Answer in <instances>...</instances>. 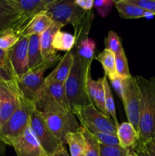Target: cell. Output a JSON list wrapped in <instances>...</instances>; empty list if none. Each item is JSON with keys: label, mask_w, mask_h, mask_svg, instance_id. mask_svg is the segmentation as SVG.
<instances>
[{"label": "cell", "mask_w": 155, "mask_h": 156, "mask_svg": "<svg viewBox=\"0 0 155 156\" xmlns=\"http://www.w3.org/2000/svg\"><path fill=\"white\" fill-rule=\"evenodd\" d=\"M141 91V108L137 146H142L155 136V77H135Z\"/></svg>", "instance_id": "6da1fadb"}, {"label": "cell", "mask_w": 155, "mask_h": 156, "mask_svg": "<svg viewBox=\"0 0 155 156\" xmlns=\"http://www.w3.org/2000/svg\"><path fill=\"white\" fill-rule=\"evenodd\" d=\"M74 62L71 72L64 84L65 93L71 110L81 108L91 104L87 91V79L91 73L92 60H88L79 56L74 49Z\"/></svg>", "instance_id": "7a4b0ae2"}, {"label": "cell", "mask_w": 155, "mask_h": 156, "mask_svg": "<svg viewBox=\"0 0 155 156\" xmlns=\"http://www.w3.org/2000/svg\"><path fill=\"white\" fill-rule=\"evenodd\" d=\"M62 56L57 55L44 60L39 66L28 70L20 79H15L17 85L24 98L34 104L40 91L45 85L44 73L48 69L51 68L60 61Z\"/></svg>", "instance_id": "3957f363"}, {"label": "cell", "mask_w": 155, "mask_h": 156, "mask_svg": "<svg viewBox=\"0 0 155 156\" xmlns=\"http://www.w3.org/2000/svg\"><path fill=\"white\" fill-rule=\"evenodd\" d=\"M34 104L24 98L21 94L19 105L10 118L0 128V141L12 146L15 140L29 126V120Z\"/></svg>", "instance_id": "277c9868"}, {"label": "cell", "mask_w": 155, "mask_h": 156, "mask_svg": "<svg viewBox=\"0 0 155 156\" xmlns=\"http://www.w3.org/2000/svg\"><path fill=\"white\" fill-rule=\"evenodd\" d=\"M34 105L41 112L72 113L64 84L62 83L52 82L44 85L35 101Z\"/></svg>", "instance_id": "5b68a950"}, {"label": "cell", "mask_w": 155, "mask_h": 156, "mask_svg": "<svg viewBox=\"0 0 155 156\" xmlns=\"http://www.w3.org/2000/svg\"><path fill=\"white\" fill-rule=\"evenodd\" d=\"M88 12L81 9L74 0H56L46 13L53 22L63 26L71 24L76 28L83 21Z\"/></svg>", "instance_id": "8992f818"}, {"label": "cell", "mask_w": 155, "mask_h": 156, "mask_svg": "<svg viewBox=\"0 0 155 156\" xmlns=\"http://www.w3.org/2000/svg\"><path fill=\"white\" fill-rule=\"evenodd\" d=\"M40 114L49 129L63 145L65 144V138L68 133L80 130L81 124L73 113L40 111Z\"/></svg>", "instance_id": "52a82bcc"}, {"label": "cell", "mask_w": 155, "mask_h": 156, "mask_svg": "<svg viewBox=\"0 0 155 156\" xmlns=\"http://www.w3.org/2000/svg\"><path fill=\"white\" fill-rule=\"evenodd\" d=\"M125 112L130 123L138 132L141 108V91L135 77L131 76L123 80V92L122 97Z\"/></svg>", "instance_id": "ba28073f"}, {"label": "cell", "mask_w": 155, "mask_h": 156, "mask_svg": "<svg viewBox=\"0 0 155 156\" xmlns=\"http://www.w3.org/2000/svg\"><path fill=\"white\" fill-rule=\"evenodd\" d=\"M72 113L78 117L80 124L88 125L103 132L116 134L117 128L112 118L100 112L91 103L81 108H74Z\"/></svg>", "instance_id": "9c48e42d"}, {"label": "cell", "mask_w": 155, "mask_h": 156, "mask_svg": "<svg viewBox=\"0 0 155 156\" xmlns=\"http://www.w3.org/2000/svg\"><path fill=\"white\" fill-rule=\"evenodd\" d=\"M29 126L36 138L40 143L43 149L50 156L56 149L62 144L49 129L48 126L42 117L40 111L33 107L30 115Z\"/></svg>", "instance_id": "30bf717a"}, {"label": "cell", "mask_w": 155, "mask_h": 156, "mask_svg": "<svg viewBox=\"0 0 155 156\" xmlns=\"http://www.w3.org/2000/svg\"><path fill=\"white\" fill-rule=\"evenodd\" d=\"M21 94L15 79L0 80V128L17 109Z\"/></svg>", "instance_id": "8fae6325"}, {"label": "cell", "mask_w": 155, "mask_h": 156, "mask_svg": "<svg viewBox=\"0 0 155 156\" xmlns=\"http://www.w3.org/2000/svg\"><path fill=\"white\" fill-rule=\"evenodd\" d=\"M17 156H49L32 132L30 126L12 143Z\"/></svg>", "instance_id": "7c38bea8"}, {"label": "cell", "mask_w": 155, "mask_h": 156, "mask_svg": "<svg viewBox=\"0 0 155 156\" xmlns=\"http://www.w3.org/2000/svg\"><path fill=\"white\" fill-rule=\"evenodd\" d=\"M29 37H21L9 50V59L15 79H20L28 72L27 47Z\"/></svg>", "instance_id": "4fadbf2b"}, {"label": "cell", "mask_w": 155, "mask_h": 156, "mask_svg": "<svg viewBox=\"0 0 155 156\" xmlns=\"http://www.w3.org/2000/svg\"><path fill=\"white\" fill-rule=\"evenodd\" d=\"M56 0H7L15 12L19 13L27 21L37 14L46 12Z\"/></svg>", "instance_id": "5bb4252c"}, {"label": "cell", "mask_w": 155, "mask_h": 156, "mask_svg": "<svg viewBox=\"0 0 155 156\" xmlns=\"http://www.w3.org/2000/svg\"><path fill=\"white\" fill-rule=\"evenodd\" d=\"M73 62L74 55L73 50H71L66 52L65 55L62 56V59L58 62L56 68L47 76V77L45 78V85L52 82L65 84L70 74Z\"/></svg>", "instance_id": "9a60e30c"}, {"label": "cell", "mask_w": 155, "mask_h": 156, "mask_svg": "<svg viewBox=\"0 0 155 156\" xmlns=\"http://www.w3.org/2000/svg\"><path fill=\"white\" fill-rule=\"evenodd\" d=\"M53 21L46 12H41L32 17L21 28V37L40 35L52 25Z\"/></svg>", "instance_id": "2e32d148"}, {"label": "cell", "mask_w": 155, "mask_h": 156, "mask_svg": "<svg viewBox=\"0 0 155 156\" xmlns=\"http://www.w3.org/2000/svg\"><path fill=\"white\" fill-rule=\"evenodd\" d=\"M63 27L62 24L53 22L52 25L46 31L40 35L41 53L43 60H46L56 55V51L53 47V38L56 32L62 30Z\"/></svg>", "instance_id": "e0dca14e"}, {"label": "cell", "mask_w": 155, "mask_h": 156, "mask_svg": "<svg viewBox=\"0 0 155 156\" xmlns=\"http://www.w3.org/2000/svg\"><path fill=\"white\" fill-rule=\"evenodd\" d=\"M114 5L119 12L120 17L125 19H138L153 16L139 6L133 4L129 0L114 1Z\"/></svg>", "instance_id": "ac0fdd59"}, {"label": "cell", "mask_w": 155, "mask_h": 156, "mask_svg": "<svg viewBox=\"0 0 155 156\" xmlns=\"http://www.w3.org/2000/svg\"><path fill=\"white\" fill-rule=\"evenodd\" d=\"M116 135L120 146L125 149H133L139 140L138 132L129 122H124L119 125L116 129Z\"/></svg>", "instance_id": "d6986e66"}, {"label": "cell", "mask_w": 155, "mask_h": 156, "mask_svg": "<svg viewBox=\"0 0 155 156\" xmlns=\"http://www.w3.org/2000/svg\"><path fill=\"white\" fill-rule=\"evenodd\" d=\"M27 58H28V69H32L43 62L41 53L40 35L29 37L27 47Z\"/></svg>", "instance_id": "ffe728a7"}, {"label": "cell", "mask_w": 155, "mask_h": 156, "mask_svg": "<svg viewBox=\"0 0 155 156\" xmlns=\"http://www.w3.org/2000/svg\"><path fill=\"white\" fill-rule=\"evenodd\" d=\"M27 21L18 12L0 14V34L12 28L18 27L21 31Z\"/></svg>", "instance_id": "44dd1931"}, {"label": "cell", "mask_w": 155, "mask_h": 156, "mask_svg": "<svg viewBox=\"0 0 155 156\" xmlns=\"http://www.w3.org/2000/svg\"><path fill=\"white\" fill-rule=\"evenodd\" d=\"M76 38L74 34L62 31V30H59L54 35L53 47L56 52H68L74 48Z\"/></svg>", "instance_id": "7402d4cb"}, {"label": "cell", "mask_w": 155, "mask_h": 156, "mask_svg": "<svg viewBox=\"0 0 155 156\" xmlns=\"http://www.w3.org/2000/svg\"><path fill=\"white\" fill-rule=\"evenodd\" d=\"M65 144L68 145L71 156H85V142L81 130L68 133Z\"/></svg>", "instance_id": "603a6c76"}, {"label": "cell", "mask_w": 155, "mask_h": 156, "mask_svg": "<svg viewBox=\"0 0 155 156\" xmlns=\"http://www.w3.org/2000/svg\"><path fill=\"white\" fill-rule=\"evenodd\" d=\"M84 128L88 131L90 134L97 140L99 144H103L105 146H120L119 142L118 136L116 134L109 133L103 132L98 129H96L91 126L88 125H81Z\"/></svg>", "instance_id": "cb8c5ba5"}, {"label": "cell", "mask_w": 155, "mask_h": 156, "mask_svg": "<svg viewBox=\"0 0 155 156\" xmlns=\"http://www.w3.org/2000/svg\"><path fill=\"white\" fill-rule=\"evenodd\" d=\"M94 58L102 65L104 70V76H106V77H109L116 73L115 54L112 51L107 49H104Z\"/></svg>", "instance_id": "d4e9b609"}, {"label": "cell", "mask_w": 155, "mask_h": 156, "mask_svg": "<svg viewBox=\"0 0 155 156\" xmlns=\"http://www.w3.org/2000/svg\"><path fill=\"white\" fill-rule=\"evenodd\" d=\"M103 82L105 92V108H106V113H107L108 115L112 117V120H113L114 123L117 128L119 123H118V119H117L115 101H114L110 85L108 83V79L106 76L103 77Z\"/></svg>", "instance_id": "484cf974"}, {"label": "cell", "mask_w": 155, "mask_h": 156, "mask_svg": "<svg viewBox=\"0 0 155 156\" xmlns=\"http://www.w3.org/2000/svg\"><path fill=\"white\" fill-rule=\"evenodd\" d=\"M74 51L80 56L88 59L93 60L94 58V52L96 49V42L93 39L89 37L84 38L75 43Z\"/></svg>", "instance_id": "4316f807"}, {"label": "cell", "mask_w": 155, "mask_h": 156, "mask_svg": "<svg viewBox=\"0 0 155 156\" xmlns=\"http://www.w3.org/2000/svg\"><path fill=\"white\" fill-rule=\"evenodd\" d=\"M20 30L18 27L9 29L0 34V48L10 50L21 38Z\"/></svg>", "instance_id": "83f0119b"}, {"label": "cell", "mask_w": 155, "mask_h": 156, "mask_svg": "<svg viewBox=\"0 0 155 156\" xmlns=\"http://www.w3.org/2000/svg\"><path fill=\"white\" fill-rule=\"evenodd\" d=\"M80 130L84 139L85 156H100V145L98 142L82 126H81Z\"/></svg>", "instance_id": "f1b7e54d"}, {"label": "cell", "mask_w": 155, "mask_h": 156, "mask_svg": "<svg viewBox=\"0 0 155 156\" xmlns=\"http://www.w3.org/2000/svg\"><path fill=\"white\" fill-rule=\"evenodd\" d=\"M115 59L116 74L123 79H128L132 76L129 71V63H128V59L125 50H123L119 52L118 53H115Z\"/></svg>", "instance_id": "f546056e"}, {"label": "cell", "mask_w": 155, "mask_h": 156, "mask_svg": "<svg viewBox=\"0 0 155 156\" xmlns=\"http://www.w3.org/2000/svg\"><path fill=\"white\" fill-rule=\"evenodd\" d=\"M105 49L112 51L114 54L124 50L119 35L113 30H109L104 39Z\"/></svg>", "instance_id": "4dcf8cb0"}, {"label": "cell", "mask_w": 155, "mask_h": 156, "mask_svg": "<svg viewBox=\"0 0 155 156\" xmlns=\"http://www.w3.org/2000/svg\"><path fill=\"white\" fill-rule=\"evenodd\" d=\"M100 145V156H128L133 152L132 149H125L121 146H111Z\"/></svg>", "instance_id": "1f68e13d"}, {"label": "cell", "mask_w": 155, "mask_h": 156, "mask_svg": "<svg viewBox=\"0 0 155 156\" xmlns=\"http://www.w3.org/2000/svg\"><path fill=\"white\" fill-rule=\"evenodd\" d=\"M94 106L105 115L109 116L106 113V108H105V92L103 88V78H100L97 80V88L95 94V102Z\"/></svg>", "instance_id": "d6a6232c"}, {"label": "cell", "mask_w": 155, "mask_h": 156, "mask_svg": "<svg viewBox=\"0 0 155 156\" xmlns=\"http://www.w3.org/2000/svg\"><path fill=\"white\" fill-rule=\"evenodd\" d=\"M113 5L114 1L111 0H97L94 2V7L103 18L109 15Z\"/></svg>", "instance_id": "836d02e7"}, {"label": "cell", "mask_w": 155, "mask_h": 156, "mask_svg": "<svg viewBox=\"0 0 155 156\" xmlns=\"http://www.w3.org/2000/svg\"><path fill=\"white\" fill-rule=\"evenodd\" d=\"M107 78H109L111 85L114 88L116 94L122 98L123 92V80H124V79L119 76V75H117L116 73Z\"/></svg>", "instance_id": "e575fe53"}, {"label": "cell", "mask_w": 155, "mask_h": 156, "mask_svg": "<svg viewBox=\"0 0 155 156\" xmlns=\"http://www.w3.org/2000/svg\"><path fill=\"white\" fill-rule=\"evenodd\" d=\"M97 88V81L92 79L91 74L90 73L87 79V91H88V97H89L91 103L94 105L95 102V94Z\"/></svg>", "instance_id": "d590c367"}, {"label": "cell", "mask_w": 155, "mask_h": 156, "mask_svg": "<svg viewBox=\"0 0 155 156\" xmlns=\"http://www.w3.org/2000/svg\"><path fill=\"white\" fill-rule=\"evenodd\" d=\"M129 1L147 11L152 15H155V0H129Z\"/></svg>", "instance_id": "8d00e7d4"}, {"label": "cell", "mask_w": 155, "mask_h": 156, "mask_svg": "<svg viewBox=\"0 0 155 156\" xmlns=\"http://www.w3.org/2000/svg\"><path fill=\"white\" fill-rule=\"evenodd\" d=\"M0 65L5 67L15 78L13 71H12V65H11L10 59H9V50H5L0 48Z\"/></svg>", "instance_id": "74e56055"}, {"label": "cell", "mask_w": 155, "mask_h": 156, "mask_svg": "<svg viewBox=\"0 0 155 156\" xmlns=\"http://www.w3.org/2000/svg\"><path fill=\"white\" fill-rule=\"evenodd\" d=\"M76 4L86 12L92 10L94 7V0H74Z\"/></svg>", "instance_id": "f35d334b"}, {"label": "cell", "mask_w": 155, "mask_h": 156, "mask_svg": "<svg viewBox=\"0 0 155 156\" xmlns=\"http://www.w3.org/2000/svg\"><path fill=\"white\" fill-rule=\"evenodd\" d=\"M144 149L145 150H147L149 152H151L155 154V136L153 138H152L151 140H149L148 142H147L145 144L142 145V146H137V147L134 148L133 149Z\"/></svg>", "instance_id": "ab89813d"}, {"label": "cell", "mask_w": 155, "mask_h": 156, "mask_svg": "<svg viewBox=\"0 0 155 156\" xmlns=\"http://www.w3.org/2000/svg\"><path fill=\"white\" fill-rule=\"evenodd\" d=\"M0 80L6 81V82L15 80V78L12 76V75L1 65H0Z\"/></svg>", "instance_id": "60d3db41"}, {"label": "cell", "mask_w": 155, "mask_h": 156, "mask_svg": "<svg viewBox=\"0 0 155 156\" xmlns=\"http://www.w3.org/2000/svg\"><path fill=\"white\" fill-rule=\"evenodd\" d=\"M16 12L8 5L7 0H0V14L13 13Z\"/></svg>", "instance_id": "b9f144b4"}, {"label": "cell", "mask_w": 155, "mask_h": 156, "mask_svg": "<svg viewBox=\"0 0 155 156\" xmlns=\"http://www.w3.org/2000/svg\"><path fill=\"white\" fill-rule=\"evenodd\" d=\"M50 156H70L63 144H61Z\"/></svg>", "instance_id": "7bdbcfd3"}, {"label": "cell", "mask_w": 155, "mask_h": 156, "mask_svg": "<svg viewBox=\"0 0 155 156\" xmlns=\"http://www.w3.org/2000/svg\"><path fill=\"white\" fill-rule=\"evenodd\" d=\"M134 152L137 156H155V154L144 149H135Z\"/></svg>", "instance_id": "ee69618b"}, {"label": "cell", "mask_w": 155, "mask_h": 156, "mask_svg": "<svg viewBox=\"0 0 155 156\" xmlns=\"http://www.w3.org/2000/svg\"><path fill=\"white\" fill-rule=\"evenodd\" d=\"M4 143L2 141H0V156L4 155H5V149Z\"/></svg>", "instance_id": "f6af8a7d"}, {"label": "cell", "mask_w": 155, "mask_h": 156, "mask_svg": "<svg viewBox=\"0 0 155 156\" xmlns=\"http://www.w3.org/2000/svg\"><path fill=\"white\" fill-rule=\"evenodd\" d=\"M128 156H137V155H135V152H134V151H133V152H132V153H130V154H129V155H128Z\"/></svg>", "instance_id": "bcb514c9"}]
</instances>
